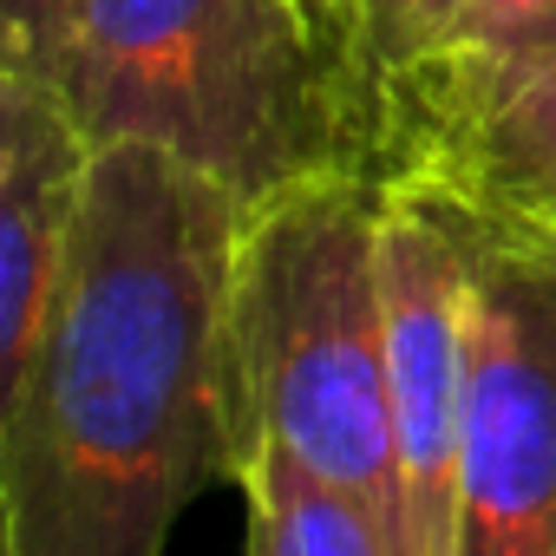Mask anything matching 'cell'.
<instances>
[{
	"instance_id": "1",
	"label": "cell",
	"mask_w": 556,
	"mask_h": 556,
	"mask_svg": "<svg viewBox=\"0 0 556 556\" xmlns=\"http://www.w3.org/2000/svg\"><path fill=\"white\" fill-rule=\"evenodd\" d=\"M249 203L157 144H99L34 348L0 374L8 556H164L236 484L229 282Z\"/></svg>"
},
{
	"instance_id": "2",
	"label": "cell",
	"mask_w": 556,
	"mask_h": 556,
	"mask_svg": "<svg viewBox=\"0 0 556 556\" xmlns=\"http://www.w3.org/2000/svg\"><path fill=\"white\" fill-rule=\"evenodd\" d=\"M99 144H157L242 203L387 177V105L302 0H79L47 73Z\"/></svg>"
},
{
	"instance_id": "3",
	"label": "cell",
	"mask_w": 556,
	"mask_h": 556,
	"mask_svg": "<svg viewBox=\"0 0 556 556\" xmlns=\"http://www.w3.org/2000/svg\"><path fill=\"white\" fill-rule=\"evenodd\" d=\"M380 216L387 177L367 170H328L249 203L229 282V387L236 471L282 445L374 504L406 556Z\"/></svg>"
},
{
	"instance_id": "4",
	"label": "cell",
	"mask_w": 556,
	"mask_h": 556,
	"mask_svg": "<svg viewBox=\"0 0 556 556\" xmlns=\"http://www.w3.org/2000/svg\"><path fill=\"white\" fill-rule=\"evenodd\" d=\"M445 203L465 236L452 556H556V236Z\"/></svg>"
},
{
	"instance_id": "5",
	"label": "cell",
	"mask_w": 556,
	"mask_h": 556,
	"mask_svg": "<svg viewBox=\"0 0 556 556\" xmlns=\"http://www.w3.org/2000/svg\"><path fill=\"white\" fill-rule=\"evenodd\" d=\"M387 367L406 556H452L458 406H465V236L432 184L387 177L380 216Z\"/></svg>"
},
{
	"instance_id": "6",
	"label": "cell",
	"mask_w": 556,
	"mask_h": 556,
	"mask_svg": "<svg viewBox=\"0 0 556 556\" xmlns=\"http://www.w3.org/2000/svg\"><path fill=\"white\" fill-rule=\"evenodd\" d=\"M387 177L556 236V47H458L393 79Z\"/></svg>"
},
{
	"instance_id": "7",
	"label": "cell",
	"mask_w": 556,
	"mask_h": 556,
	"mask_svg": "<svg viewBox=\"0 0 556 556\" xmlns=\"http://www.w3.org/2000/svg\"><path fill=\"white\" fill-rule=\"evenodd\" d=\"M92 138L66 99L21 66H0V374H8L53 302L73 249Z\"/></svg>"
},
{
	"instance_id": "8",
	"label": "cell",
	"mask_w": 556,
	"mask_h": 556,
	"mask_svg": "<svg viewBox=\"0 0 556 556\" xmlns=\"http://www.w3.org/2000/svg\"><path fill=\"white\" fill-rule=\"evenodd\" d=\"M236 484L249 497V556H400L374 504L328 484L282 445H262Z\"/></svg>"
},
{
	"instance_id": "9",
	"label": "cell",
	"mask_w": 556,
	"mask_h": 556,
	"mask_svg": "<svg viewBox=\"0 0 556 556\" xmlns=\"http://www.w3.org/2000/svg\"><path fill=\"white\" fill-rule=\"evenodd\" d=\"M458 34H465V0H354V40L367 79L380 86V105L393 79L452 53Z\"/></svg>"
},
{
	"instance_id": "10",
	"label": "cell",
	"mask_w": 556,
	"mask_h": 556,
	"mask_svg": "<svg viewBox=\"0 0 556 556\" xmlns=\"http://www.w3.org/2000/svg\"><path fill=\"white\" fill-rule=\"evenodd\" d=\"M458 47L543 53V47H556V0H465V34H458Z\"/></svg>"
},
{
	"instance_id": "11",
	"label": "cell",
	"mask_w": 556,
	"mask_h": 556,
	"mask_svg": "<svg viewBox=\"0 0 556 556\" xmlns=\"http://www.w3.org/2000/svg\"><path fill=\"white\" fill-rule=\"evenodd\" d=\"M73 8L79 0H0V66H21V73H53L66 34H73Z\"/></svg>"
},
{
	"instance_id": "12",
	"label": "cell",
	"mask_w": 556,
	"mask_h": 556,
	"mask_svg": "<svg viewBox=\"0 0 556 556\" xmlns=\"http://www.w3.org/2000/svg\"><path fill=\"white\" fill-rule=\"evenodd\" d=\"M302 8H308V14H315L348 53H354V60H361V40H354V0H302ZM361 73H367V66H361ZM374 92H380V86H374Z\"/></svg>"
}]
</instances>
